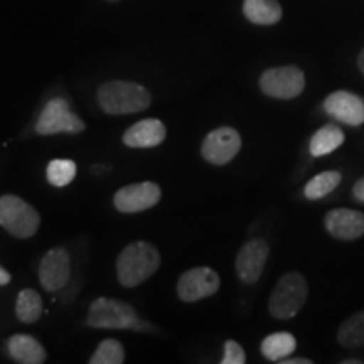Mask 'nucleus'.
I'll return each mask as SVG.
<instances>
[{
	"label": "nucleus",
	"mask_w": 364,
	"mask_h": 364,
	"mask_svg": "<svg viewBox=\"0 0 364 364\" xmlns=\"http://www.w3.org/2000/svg\"><path fill=\"white\" fill-rule=\"evenodd\" d=\"M338 341L344 348L354 349L364 346V311L353 314L339 327Z\"/></svg>",
	"instance_id": "20"
},
{
	"label": "nucleus",
	"mask_w": 364,
	"mask_h": 364,
	"mask_svg": "<svg viewBox=\"0 0 364 364\" xmlns=\"http://www.w3.org/2000/svg\"><path fill=\"white\" fill-rule=\"evenodd\" d=\"M309 287L306 279L299 272L285 273L273 289L268 300V311L275 318H292L304 307Z\"/></svg>",
	"instance_id": "3"
},
{
	"label": "nucleus",
	"mask_w": 364,
	"mask_h": 364,
	"mask_svg": "<svg viewBox=\"0 0 364 364\" xmlns=\"http://www.w3.org/2000/svg\"><path fill=\"white\" fill-rule=\"evenodd\" d=\"M71 273L70 255L65 248H53L44 255L39 265V282L48 292L65 289Z\"/></svg>",
	"instance_id": "11"
},
{
	"label": "nucleus",
	"mask_w": 364,
	"mask_h": 364,
	"mask_svg": "<svg viewBox=\"0 0 364 364\" xmlns=\"http://www.w3.org/2000/svg\"><path fill=\"white\" fill-rule=\"evenodd\" d=\"M107 2H118V0H107Z\"/></svg>",
	"instance_id": "31"
},
{
	"label": "nucleus",
	"mask_w": 364,
	"mask_h": 364,
	"mask_svg": "<svg viewBox=\"0 0 364 364\" xmlns=\"http://www.w3.org/2000/svg\"><path fill=\"white\" fill-rule=\"evenodd\" d=\"M76 172H78V167H76L75 161H70V159H54V161L49 162L46 176H48V181L53 186L65 188V186L71 184L73 179L76 177Z\"/></svg>",
	"instance_id": "23"
},
{
	"label": "nucleus",
	"mask_w": 364,
	"mask_h": 364,
	"mask_svg": "<svg viewBox=\"0 0 364 364\" xmlns=\"http://www.w3.org/2000/svg\"><path fill=\"white\" fill-rule=\"evenodd\" d=\"M343 364H363L361 359H348V361H343Z\"/></svg>",
	"instance_id": "30"
},
{
	"label": "nucleus",
	"mask_w": 364,
	"mask_h": 364,
	"mask_svg": "<svg viewBox=\"0 0 364 364\" xmlns=\"http://www.w3.org/2000/svg\"><path fill=\"white\" fill-rule=\"evenodd\" d=\"M85 129V122L71 112L70 105L63 98H54L46 105L36 124V132L39 135L81 134Z\"/></svg>",
	"instance_id": "7"
},
{
	"label": "nucleus",
	"mask_w": 364,
	"mask_h": 364,
	"mask_svg": "<svg viewBox=\"0 0 364 364\" xmlns=\"http://www.w3.org/2000/svg\"><path fill=\"white\" fill-rule=\"evenodd\" d=\"M241 149V136L231 127H221L213 130L203 140L201 154L213 166H225L238 156Z\"/></svg>",
	"instance_id": "9"
},
{
	"label": "nucleus",
	"mask_w": 364,
	"mask_h": 364,
	"mask_svg": "<svg viewBox=\"0 0 364 364\" xmlns=\"http://www.w3.org/2000/svg\"><path fill=\"white\" fill-rule=\"evenodd\" d=\"M166 125L157 118H145L136 122L124 134V144L134 149L157 147L166 139Z\"/></svg>",
	"instance_id": "15"
},
{
	"label": "nucleus",
	"mask_w": 364,
	"mask_h": 364,
	"mask_svg": "<svg viewBox=\"0 0 364 364\" xmlns=\"http://www.w3.org/2000/svg\"><path fill=\"white\" fill-rule=\"evenodd\" d=\"M324 110L327 115L346 125L359 127L364 124V100L351 91H334L326 98Z\"/></svg>",
	"instance_id": "13"
},
{
	"label": "nucleus",
	"mask_w": 364,
	"mask_h": 364,
	"mask_svg": "<svg viewBox=\"0 0 364 364\" xmlns=\"http://www.w3.org/2000/svg\"><path fill=\"white\" fill-rule=\"evenodd\" d=\"M125 361V349L120 341L105 339L98 344L97 351L93 353L91 364H122Z\"/></svg>",
	"instance_id": "24"
},
{
	"label": "nucleus",
	"mask_w": 364,
	"mask_h": 364,
	"mask_svg": "<svg viewBox=\"0 0 364 364\" xmlns=\"http://www.w3.org/2000/svg\"><path fill=\"white\" fill-rule=\"evenodd\" d=\"M86 324L95 329H140L144 327L134 307L124 300L108 297L93 300Z\"/></svg>",
	"instance_id": "4"
},
{
	"label": "nucleus",
	"mask_w": 364,
	"mask_h": 364,
	"mask_svg": "<svg viewBox=\"0 0 364 364\" xmlns=\"http://www.w3.org/2000/svg\"><path fill=\"white\" fill-rule=\"evenodd\" d=\"M282 364H311L312 361L307 358H297V359H282Z\"/></svg>",
	"instance_id": "28"
},
{
	"label": "nucleus",
	"mask_w": 364,
	"mask_h": 364,
	"mask_svg": "<svg viewBox=\"0 0 364 364\" xmlns=\"http://www.w3.org/2000/svg\"><path fill=\"white\" fill-rule=\"evenodd\" d=\"M326 228L338 240H358L364 235V215L356 209H332L326 215Z\"/></svg>",
	"instance_id": "14"
},
{
	"label": "nucleus",
	"mask_w": 364,
	"mask_h": 364,
	"mask_svg": "<svg viewBox=\"0 0 364 364\" xmlns=\"http://www.w3.org/2000/svg\"><path fill=\"white\" fill-rule=\"evenodd\" d=\"M11 280H12L11 273H9V272L6 270V268L0 267V285H7V284H11Z\"/></svg>",
	"instance_id": "27"
},
{
	"label": "nucleus",
	"mask_w": 364,
	"mask_h": 364,
	"mask_svg": "<svg viewBox=\"0 0 364 364\" xmlns=\"http://www.w3.org/2000/svg\"><path fill=\"white\" fill-rule=\"evenodd\" d=\"M358 66H359V70H361L363 75H364V49H363L361 54H359V58H358Z\"/></svg>",
	"instance_id": "29"
},
{
	"label": "nucleus",
	"mask_w": 364,
	"mask_h": 364,
	"mask_svg": "<svg viewBox=\"0 0 364 364\" xmlns=\"http://www.w3.org/2000/svg\"><path fill=\"white\" fill-rule=\"evenodd\" d=\"M260 88L270 98L292 100L306 88V76L297 66L270 68L262 75Z\"/></svg>",
	"instance_id": "6"
},
{
	"label": "nucleus",
	"mask_w": 364,
	"mask_h": 364,
	"mask_svg": "<svg viewBox=\"0 0 364 364\" xmlns=\"http://www.w3.org/2000/svg\"><path fill=\"white\" fill-rule=\"evenodd\" d=\"M16 314L17 318L21 322H26V324L38 322L41 314H43V299H41V295L33 289L21 290V294L17 295Z\"/></svg>",
	"instance_id": "21"
},
{
	"label": "nucleus",
	"mask_w": 364,
	"mask_h": 364,
	"mask_svg": "<svg viewBox=\"0 0 364 364\" xmlns=\"http://www.w3.org/2000/svg\"><path fill=\"white\" fill-rule=\"evenodd\" d=\"M268 253L270 250L263 240H252L241 247L236 257V273L243 284L252 285L260 280Z\"/></svg>",
	"instance_id": "12"
},
{
	"label": "nucleus",
	"mask_w": 364,
	"mask_h": 364,
	"mask_svg": "<svg viewBox=\"0 0 364 364\" xmlns=\"http://www.w3.org/2000/svg\"><path fill=\"white\" fill-rule=\"evenodd\" d=\"M344 142V132L336 125H324L314 134L309 150L314 157H322L334 152Z\"/></svg>",
	"instance_id": "18"
},
{
	"label": "nucleus",
	"mask_w": 364,
	"mask_h": 364,
	"mask_svg": "<svg viewBox=\"0 0 364 364\" xmlns=\"http://www.w3.org/2000/svg\"><path fill=\"white\" fill-rule=\"evenodd\" d=\"M243 14L253 24L272 26L282 19V7L277 0H245Z\"/></svg>",
	"instance_id": "17"
},
{
	"label": "nucleus",
	"mask_w": 364,
	"mask_h": 364,
	"mask_svg": "<svg viewBox=\"0 0 364 364\" xmlns=\"http://www.w3.org/2000/svg\"><path fill=\"white\" fill-rule=\"evenodd\" d=\"M341 182V174L338 171H326L322 174L312 177L311 181L307 182L306 189H304V194H306L307 199H322L324 196L331 194L332 191L339 186Z\"/></svg>",
	"instance_id": "22"
},
{
	"label": "nucleus",
	"mask_w": 364,
	"mask_h": 364,
	"mask_svg": "<svg viewBox=\"0 0 364 364\" xmlns=\"http://www.w3.org/2000/svg\"><path fill=\"white\" fill-rule=\"evenodd\" d=\"M7 349L14 361L22 364H41L48 358L39 341L27 334L12 336L7 343Z\"/></svg>",
	"instance_id": "16"
},
{
	"label": "nucleus",
	"mask_w": 364,
	"mask_h": 364,
	"mask_svg": "<svg viewBox=\"0 0 364 364\" xmlns=\"http://www.w3.org/2000/svg\"><path fill=\"white\" fill-rule=\"evenodd\" d=\"M223 364H243L247 363V354L243 348L236 341H226L225 343V358L221 359Z\"/></svg>",
	"instance_id": "25"
},
{
	"label": "nucleus",
	"mask_w": 364,
	"mask_h": 364,
	"mask_svg": "<svg viewBox=\"0 0 364 364\" xmlns=\"http://www.w3.org/2000/svg\"><path fill=\"white\" fill-rule=\"evenodd\" d=\"M161 267V255L147 241H135L122 250L117 260V277L124 287H139Z\"/></svg>",
	"instance_id": "1"
},
{
	"label": "nucleus",
	"mask_w": 364,
	"mask_h": 364,
	"mask_svg": "<svg viewBox=\"0 0 364 364\" xmlns=\"http://www.w3.org/2000/svg\"><path fill=\"white\" fill-rule=\"evenodd\" d=\"M162 191L156 182H136L122 188L113 198L115 208L120 213H140L154 208L161 201Z\"/></svg>",
	"instance_id": "10"
},
{
	"label": "nucleus",
	"mask_w": 364,
	"mask_h": 364,
	"mask_svg": "<svg viewBox=\"0 0 364 364\" xmlns=\"http://www.w3.org/2000/svg\"><path fill=\"white\" fill-rule=\"evenodd\" d=\"M220 290V275L209 267L191 268L177 282V295L182 302H198Z\"/></svg>",
	"instance_id": "8"
},
{
	"label": "nucleus",
	"mask_w": 364,
	"mask_h": 364,
	"mask_svg": "<svg viewBox=\"0 0 364 364\" xmlns=\"http://www.w3.org/2000/svg\"><path fill=\"white\" fill-rule=\"evenodd\" d=\"M0 226L16 238H31L38 233L41 216L19 196L6 194L0 198Z\"/></svg>",
	"instance_id": "5"
},
{
	"label": "nucleus",
	"mask_w": 364,
	"mask_h": 364,
	"mask_svg": "<svg viewBox=\"0 0 364 364\" xmlns=\"http://www.w3.org/2000/svg\"><path fill=\"white\" fill-rule=\"evenodd\" d=\"M297 348V341L290 332H275L262 343V354L268 361H282L289 358Z\"/></svg>",
	"instance_id": "19"
},
{
	"label": "nucleus",
	"mask_w": 364,
	"mask_h": 364,
	"mask_svg": "<svg viewBox=\"0 0 364 364\" xmlns=\"http://www.w3.org/2000/svg\"><path fill=\"white\" fill-rule=\"evenodd\" d=\"M152 102L149 90L132 81H108L98 88V103L108 115H130L147 110Z\"/></svg>",
	"instance_id": "2"
},
{
	"label": "nucleus",
	"mask_w": 364,
	"mask_h": 364,
	"mask_svg": "<svg viewBox=\"0 0 364 364\" xmlns=\"http://www.w3.org/2000/svg\"><path fill=\"white\" fill-rule=\"evenodd\" d=\"M353 194H354V198L358 199V201L364 203V179H359L356 184H354Z\"/></svg>",
	"instance_id": "26"
}]
</instances>
